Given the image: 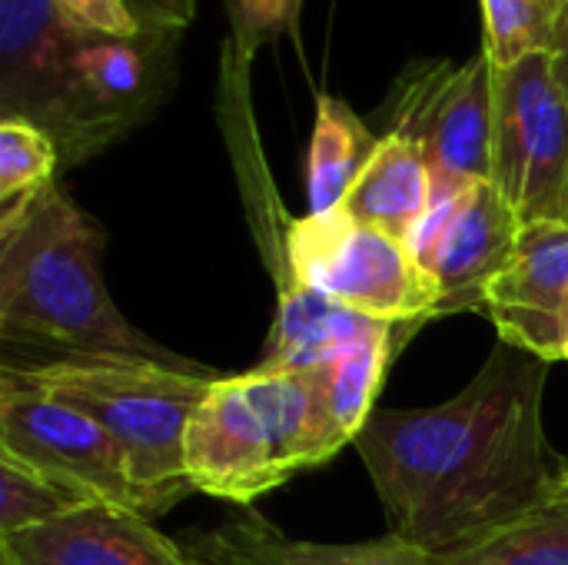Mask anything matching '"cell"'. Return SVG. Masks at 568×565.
<instances>
[{
	"label": "cell",
	"mask_w": 568,
	"mask_h": 565,
	"mask_svg": "<svg viewBox=\"0 0 568 565\" xmlns=\"http://www.w3.org/2000/svg\"><path fill=\"white\" fill-rule=\"evenodd\" d=\"M546 360L499 340L453 400L369 413L353 446L376 483L389 536L449 556L552 503L566 463L546 443Z\"/></svg>",
	"instance_id": "cell-1"
},
{
	"label": "cell",
	"mask_w": 568,
	"mask_h": 565,
	"mask_svg": "<svg viewBox=\"0 0 568 565\" xmlns=\"http://www.w3.org/2000/svg\"><path fill=\"white\" fill-rule=\"evenodd\" d=\"M103 230L53 183L13 226L0 230V336L60 356L150 360L196 366L140 333L100 276Z\"/></svg>",
	"instance_id": "cell-2"
},
{
	"label": "cell",
	"mask_w": 568,
	"mask_h": 565,
	"mask_svg": "<svg viewBox=\"0 0 568 565\" xmlns=\"http://www.w3.org/2000/svg\"><path fill=\"white\" fill-rule=\"evenodd\" d=\"M339 450L313 370L256 366L206 390L186 430V476L196 493L246 506Z\"/></svg>",
	"instance_id": "cell-3"
},
{
	"label": "cell",
	"mask_w": 568,
	"mask_h": 565,
	"mask_svg": "<svg viewBox=\"0 0 568 565\" xmlns=\"http://www.w3.org/2000/svg\"><path fill=\"white\" fill-rule=\"evenodd\" d=\"M20 370L113 436L140 486L150 523L193 493L186 430L216 373L113 356H67L23 363Z\"/></svg>",
	"instance_id": "cell-4"
},
{
	"label": "cell",
	"mask_w": 568,
	"mask_h": 565,
	"mask_svg": "<svg viewBox=\"0 0 568 565\" xmlns=\"http://www.w3.org/2000/svg\"><path fill=\"white\" fill-rule=\"evenodd\" d=\"M180 30H143L140 37H106L73 27L60 97L43 133L57 143L60 163L77 167L136 123L166 97Z\"/></svg>",
	"instance_id": "cell-5"
},
{
	"label": "cell",
	"mask_w": 568,
	"mask_h": 565,
	"mask_svg": "<svg viewBox=\"0 0 568 565\" xmlns=\"http://www.w3.org/2000/svg\"><path fill=\"white\" fill-rule=\"evenodd\" d=\"M286 263L293 280L369 320L413 330L436 320V290L413 250L343 206L290 223Z\"/></svg>",
	"instance_id": "cell-6"
},
{
	"label": "cell",
	"mask_w": 568,
	"mask_h": 565,
	"mask_svg": "<svg viewBox=\"0 0 568 565\" xmlns=\"http://www.w3.org/2000/svg\"><path fill=\"white\" fill-rule=\"evenodd\" d=\"M383 120L423 150L436 186L493 180L496 63L486 50L463 63L416 60L396 77Z\"/></svg>",
	"instance_id": "cell-7"
},
{
	"label": "cell",
	"mask_w": 568,
	"mask_h": 565,
	"mask_svg": "<svg viewBox=\"0 0 568 565\" xmlns=\"http://www.w3.org/2000/svg\"><path fill=\"white\" fill-rule=\"evenodd\" d=\"M0 453L87 493L100 506L146 519L140 486L113 436L40 390L20 366L0 373Z\"/></svg>",
	"instance_id": "cell-8"
},
{
	"label": "cell",
	"mask_w": 568,
	"mask_h": 565,
	"mask_svg": "<svg viewBox=\"0 0 568 565\" xmlns=\"http://www.w3.org/2000/svg\"><path fill=\"white\" fill-rule=\"evenodd\" d=\"M493 183L519 223L568 220V100L549 53L496 70Z\"/></svg>",
	"instance_id": "cell-9"
},
{
	"label": "cell",
	"mask_w": 568,
	"mask_h": 565,
	"mask_svg": "<svg viewBox=\"0 0 568 565\" xmlns=\"http://www.w3.org/2000/svg\"><path fill=\"white\" fill-rule=\"evenodd\" d=\"M519 216L493 180L436 186L409 250L436 290V316L486 310L493 280L506 270Z\"/></svg>",
	"instance_id": "cell-10"
},
{
	"label": "cell",
	"mask_w": 568,
	"mask_h": 565,
	"mask_svg": "<svg viewBox=\"0 0 568 565\" xmlns=\"http://www.w3.org/2000/svg\"><path fill=\"white\" fill-rule=\"evenodd\" d=\"M483 313L503 343L546 363L568 360V220L523 223Z\"/></svg>",
	"instance_id": "cell-11"
},
{
	"label": "cell",
	"mask_w": 568,
	"mask_h": 565,
	"mask_svg": "<svg viewBox=\"0 0 568 565\" xmlns=\"http://www.w3.org/2000/svg\"><path fill=\"white\" fill-rule=\"evenodd\" d=\"M0 559L3 565H196L150 519L113 506H90L60 523L3 536Z\"/></svg>",
	"instance_id": "cell-12"
},
{
	"label": "cell",
	"mask_w": 568,
	"mask_h": 565,
	"mask_svg": "<svg viewBox=\"0 0 568 565\" xmlns=\"http://www.w3.org/2000/svg\"><path fill=\"white\" fill-rule=\"evenodd\" d=\"M393 323L369 320L356 310H346L323 293L303 286L290 276V286H283L280 313L273 336L266 343L260 370H316L329 366L359 343L379 336Z\"/></svg>",
	"instance_id": "cell-13"
},
{
	"label": "cell",
	"mask_w": 568,
	"mask_h": 565,
	"mask_svg": "<svg viewBox=\"0 0 568 565\" xmlns=\"http://www.w3.org/2000/svg\"><path fill=\"white\" fill-rule=\"evenodd\" d=\"M433 193L436 180L423 150L406 137L383 133L376 153L343 200V210L356 223L383 230L409 246L433 206Z\"/></svg>",
	"instance_id": "cell-14"
},
{
	"label": "cell",
	"mask_w": 568,
	"mask_h": 565,
	"mask_svg": "<svg viewBox=\"0 0 568 565\" xmlns=\"http://www.w3.org/2000/svg\"><path fill=\"white\" fill-rule=\"evenodd\" d=\"M379 137L366 127V120L339 97H316V120L306 153V200L310 213L339 210L349 196L353 183L366 170L376 153Z\"/></svg>",
	"instance_id": "cell-15"
},
{
	"label": "cell",
	"mask_w": 568,
	"mask_h": 565,
	"mask_svg": "<svg viewBox=\"0 0 568 565\" xmlns=\"http://www.w3.org/2000/svg\"><path fill=\"white\" fill-rule=\"evenodd\" d=\"M60 150L57 143L20 117L0 120V230L13 226L57 176Z\"/></svg>",
	"instance_id": "cell-16"
},
{
	"label": "cell",
	"mask_w": 568,
	"mask_h": 565,
	"mask_svg": "<svg viewBox=\"0 0 568 565\" xmlns=\"http://www.w3.org/2000/svg\"><path fill=\"white\" fill-rule=\"evenodd\" d=\"M433 565H568V503H549L526 519L449 556H429Z\"/></svg>",
	"instance_id": "cell-17"
},
{
	"label": "cell",
	"mask_w": 568,
	"mask_h": 565,
	"mask_svg": "<svg viewBox=\"0 0 568 565\" xmlns=\"http://www.w3.org/2000/svg\"><path fill=\"white\" fill-rule=\"evenodd\" d=\"M90 506H100V503H93L87 493L0 453V539L60 523Z\"/></svg>",
	"instance_id": "cell-18"
},
{
	"label": "cell",
	"mask_w": 568,
	"mask_h": 565,
	"mask_svg": "<svg viewBox=\"0 0 568 565\" xmlns=\"http://www.w3.org/2000/svg\"><path fill=\"white\" fill-rule=\"evenodd\" d=\"M483 3V50L496 70L513 67L532 53H549L559 20V0H479Z\"/></svg>",
	"instance_id": "cell-19"
},
{
	"label": "cell",
	"mask_w": 568,
	"mask_h": 565,
	"mask_svg": "<svg viewBox=\"0 0 568 565\" xmlns=\"http://www.w3.org/2000/svg\"><path fill=\"white\" fill-rule=\"evenodd\" d=\"M183 549L196 565H310L296 539L283 536L256 516L200 533Z\"/></svg>",
	"instance_id": "cell-20"
},
{
	"label": "cell",
	"mask_w": 568,
	"mask_h": 565,
	"mask_svg": "<svg viewBox=\"0 0 568 565\" xmlns=\"http://www.w3.org/2000/svg\"><path fill=\"white\" fill-rule=\"evenodd\" d=\"M226 3H230L236 43L246 57L286 30L296 33L300 10H303V0H226Z\"/></svg>",
	"instance_id": "cell-21"
},
{
	"label": "cell",
	"mask_w": 568,
	"mask_h": 565,
	"mask_svg": "<svg viewBox=\"0 0 568 565\" xmlns=\"http://www.w3.org/2000/svg\"><path fill=\"white\" fill-rule=\"evenodd\" d=\"M300 553L310 565H433L426 553L406 546L396 536H383L376 543H356V546L300 543Z\"/></svg>",
	"instance_id": "cell-22"
},
{
	"label": "cell",
	"mask_w": 568,
	"mask_h": 565,
	"mask_svg": "<svg viewBox=\"0 0 568 565\" xmlns=\"http://www.w3.org/2000/svg\"><path fill=\"white\" fill-rule=\"evenodd\" d=\"M67 20L90 33L106 37H140L146 27L136 20L133 7L126 0H53Z\"/></svg>",
	"instance_id": "cell-23"
},
{
	"label": "cell",
	"mask_w": 568,
	"mask_h": 565,
	"mask_svg": "<svg viewBox=\"0 0 568 565\" xmlns=\"http://www.w3.org/2000/svg\"><path fill=\"white\" fill-rule=\"evenodd\" d=\"M136 20L150 30H186L196 17V0H126Z\"/></svg>",
	"instance_id": "cell-24"
},
{
	"label": "cell",
	"mask_w": 568,
	"mask_h": 565,
	"mask_svg": "<svg viewBox=\"0 0 568 565\" xmlns=\"http://www.w3.org/2000/svg\"><path fill=\"white\" fill-rule=\"evenodd\" d=\"M549 63H552V77H556L559 90L566 93L568 100V0H559V20H556Z\"/></svg>",
	"instance_id": "cell-25"
},
{
	"label": "cell",
	"mask_w": 568,
	"mask_h": 565,
	"mask_svg": "<svg viewBox=\"0 0 568 565\" xmlns=\"http://www.w3.org/2000/svg\"><path fill=\"white\" fill-rule=\"evenodd\" d=\"M552 503H568V463H566V470L559 473V480H556V490H552Z\"/></svg>",
	"instance_id": "cell-26"
}]
</instances>
